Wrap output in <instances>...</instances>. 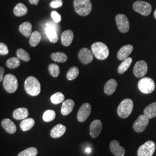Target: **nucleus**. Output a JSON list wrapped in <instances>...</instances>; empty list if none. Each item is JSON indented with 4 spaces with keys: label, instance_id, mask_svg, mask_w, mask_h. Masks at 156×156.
Listing matches in <instances>:
<instances>
[{
    "label": "nucleus",
    "instance_id": "2",
    "mask_svg": "<svg viewBox=\"0 0 156 156\" xmlns=\"http://www.w3.org/2000/svg\"><path fill=\"white\" fill-rule=\"evenodd\" d=\"M73 6L76 12L82 16L89 15L92 10L90 0H74Z\"/></svg>",
    "mask_w": 156,
    "mask_h": 156
},
{
    "label": "nucleus",
    "instance_id": "4",
    "mask_svg": "<svg viewBox=\"0 0 156 156\" xmlns=\"http://www.w3.org/2000/svg\"><path fill=\"white\" fill-rule=\"evenodd\" d=\"M134 108L133 101L131 99L126 98L121 102L117 108V114L122 119H126L130 116Z\"/></svg>",
    "mask_w": 156,
    "mask_h": 156
},
{
    "label": "nucleus",
    "instance_id": "28",
    "mask_svg": "<svg viewBox=\"0 0 156 156\" xmlns=\"http://www.w3.org/2000/svg\"><path fill=\"white\" fill-rule=\"evenodd\" d=\"M133 62V58L131 57H128L120 64L119 67L118 68V73L120 74H122L125 73L128 68L130 67L131 63Z\"/></svg>",
    "mask_w": 156,
    "mask_h": 156
},
{
    "label": "nucleus",
    "instance_id": "23",
    "mask_svg": "<svg viewBox=\"0 0 156 156\" xmlns=\"http://www.w3.org/2000/svg\"><path fill=\"white\" fill-rule=\"evenodd\" d=\"M28 111L25 108H20L16 109L13 113V117L16 120L25 119L28 117Z\"/></svg>",
    "mask_w": 156,
    "mask_h": 156
},
{
    "label": "nucleus",
    "instance_id": "10",
    "mask_svg": "<svg viewBox=\"0 0 156 156\" xmlns=\"http://www.w3.org/2000/svg\"><path fill=\"white\" fill-rule=\"evenodd\" d=\"M149 123V119L144 115H140L133 124V129L136 133H140L144 131Z\"/></svg>",
    "mask_w": 156,
    "mask_h": 156
},
{
    "label": "nucleus",
    "instance_id": "39",
    "mask_svg": "<svg viewBox=\"0 0 156 156\" xmlns=\"http://www.w3.org/2000/svg\"><path fill=\"white\" fill-rule=\"evenodd\" d=\"M9 53L8 46L4 43H0V55H6Z\"/></svg>",
    "mask_w": 156,
    "mask_h": 156
},
{
    "label": "nucleus",
    "instance_id": "41",
    "mask_svg": "<svg viewBox=\"0 0 156 156\" xmlns=\"http://www.w3.org/2000/svg\"><path fill=\"white\" fill-rule=\"evenodd\" d=\"M4 73H5L4 68L3 67H0V82L4 79Z\"/></svg>",
    "mask_w": 156,
    "mask_h": 156
},
{
    "label": "nucleus",
    "instance_id": "27",
    "mask_svg": "<svg viewBox=\"0 0 156 156\" xmlns=\"http://www.w3.org/2000/svg\"><path fill=\"white\" fill-rule=\"evenodd\" d=\"M35 121L32 118H26L23 119L20 123V128L23 131H27L33 127Z\"/></svg>",
    "mask_w": 156,
    "mask_h": 156
},
{
    "label": "nucleus",
    "instance_id": "18",
    "mask_svg": "<svg viewBox=\"0 0 156 156\" xmlns=\"http://www.w3.org/2000/svg\"><path fill=\"white\" fill-rule=\"evenodd\" d=\"M67 128L62 124H58L51 129L50 136L53 138H58L62 136L66 131Z\"/></svg>",
    "mask_w": 156,
    "mask_h": 156
},
{
    "label": "nucleus",
    "instance_id": "20",
    "mask_svg": "<svg viewBox=\"0 0 156 156\" xmlns=\"http://www.w3.org/2000/svg\"><path fill=\"white\" fill-rule=\"evenodd\" d=\"M73 33L71 30H68L65 31L62 33L61 37L62 44L65 46H69L73 42Z\"/></svg>",
    "mask_w": 156,
    "mask_h": 156
},
{
    "label": "nucleus",
    "instance_id": "19",
    "mask_svg": "<svg viewBox=\"0 0 156 156\" xmlns=\"http://www.w3.org/2000/svg\"><path fill=\"white\" fill-rule=\"evenodd\" d=\"M2 127L4 128L9 134H14L16 132L17 128L16 125L12 120L9 119H4L1 122Z\"/></svg>",
    "mask_w": 156,
    "mask_h": 156
},
{
    "label": "nucleus",
    "instance_id": "5",
    "mask_svg": "<svg viewBox=\"0 0 156 156\" xmlns=\"http://www.w3.org/2000/svg\"><path fill=\"white\" fill-rule=\"evenodd\" d=\"M140 92L144 94H150L155 89V83L151 78L145 77L140 79L138 84Z\"/></svg>",
    "mask_w": 156,
    "mask_h": 156
},
{
    "label": "nucleus",
    "instance_id": "37",
    "mask_svg": "<svg viewBox=\"0 0 156 156\" xmlns=\"http://www.w3.org/2000/svg\"><path fill=\"white\" fill-rule=\"evenodd\" d=\"M17 56L19 59H21L24 62H28L30 60V55L23 49H19L17 50Z\"/></svg>",
    "mask_w": 156,
    "mask_h": 156
},
{
    "label": "nucleus",
    "instance_id": "22",
    "mask_svg": "<svg viewBox=\"0 0 156 156\" xmlns=\"http://www.w3.org/2000/svg\"><path fill=\"white\" fill-rule=\"evenodd\" d=\"M117 82L113 79H111L107 81L104 86V92L108 95H111L113 94L117 88Z\"/></svg>",
    "mask_w": 156,
    "mask_h": 156
},
{
    "label": "nucleus",
    "instance_id": "9",
    "mask_svg": "<svg viewBox=\"0 0 156 156\" xmlns=\"http://www.w3.org/2000/svg\"><path fill=\"white\" fill-rule=\"evenodd\" d=\"M116 22L119 30L122 33H126L129 29V22L127 17L123 14H118L116 16Z\"/></svg>",
    "mask_w": 156,
    "mask_h": 156
},
{
    "label": "nucleus",
    "instance_id": "43",
    "mask_svg": "<svg viewBox=\"0 0 156 156\" xmlns=\"http://www.w3.org/2000/svg\"><path fill=\"white\" fill-rule=\"evenodd\" d=\"M154 17H155V19H156V11H154Z\"/></svg>",
    "mask_w": 156,
    "mask_h": 156
},
{
    "label": "nucleus",
    "instance_id": "6",
    "mask_svg": "<svg viewBox=\"0 0 156 156\" xmlns=\"http://www.w3.org/2000/svg\"><path fill=\"white\" fill-rule=\"evenodd\" d=\"M3 85L6 91L9 93H13L18 88V82L16 76L12 74H7L3 79Z\"/></svg>",
    "mask_w": 156,
    "mask_h": 156
},
{
    "label": "nucleus",
    "instance_id": "8",
    "mask_svg": "<svg viewBox=\"0 0 156 156\" xmlns=\"http://www.w3.org/2000/svg\"><path fill=\"white\" fill-rule=\"evenodd\" d=\"M133 9L135 11L139 13L140 15L147 16L151 14L152 8L149 2L137 1L135 2L133 4Z\"/></svg>",
    "mask_w": 156,
    "mask_h": 156
},
{
    "label": "nucleus",
    "instance_id": "13",
    "mask_svg": "<svg viewBox=\"0 0 156 156\" xmlns=\"http://www.w3.org/2000/svg\"><path fill=\"white\" fill-rule=\"evenodd\" d=\"M45 33L51 42L56 43L58 41V37L57 33L56 27L52 23H46L45 27Z\"/></svg>",
    "mask_w": 156,
    "mask_h": 156
},
{
    "label": "nucleus",
    "instance_id": "36",
    "mask_svg": "<svg viewBox=\"0 0 156 156\" xmlns=\"http://www.w3.org/2000/svg\"><path fill=\"white\" fill-rule=\"evenodd\" d=\"M48 69L50 75L54 78H57L60 73V68L56 64H50Z\"/></svg>",
    "mask_w": 156,
    "mask_h": 156
},
{
    "label": "nucleus",
    "instance_id": "26",
    "mask_svg": "<svg viewBox=\"0 0 156 156\" xmlns=\"http://www.w3.org/2000/svg\"><path fill=\"white\" fill-rule=\"evenodd\" d=\"M28 9L26 6L22 3H19L17 4L16 6L15 7L13 12L14 14L16 16H23L27 13Z\"/></svg>",
    "mask_w": 156,
    "mask_h": 156
},
{
    "label": "nucleus",
    "instance_id": "29",
    "mask_svg": "<svg viewBox=\"0 0 156 156\" xmlns=\"http://www.w3.org/2000/svg\"><path fill=\"white\" fill-rule=\"evenodd\" d=\"M51 59L55 62H64L68 59L67 55L62 52H56L51 55Z\"/></svg>",
    "mask_w": 156,
    "mask_h": 156
},
{
    "label": "nucleus",
    "instance_id": "11",
    "mask_svg": "<svg viewBox=\"0 0 156 156\" xmlns=\"http://www.w3.org/2000/svg\"><path fill=\"white\" fill-rule=\"evenodd\" d=\"M148 67L146 62L143 60H140L137 62L134 67V75L136 78H143L147 73Z\"/></svg>",
    "mask_w": 156,
    "mask_h": 156
},
{
    "label": "nucleus",
    "instance_id": "32",
    "mask_svg": "<svg viewBox=\"0 0 156 156\" xmlns=\"http://www.w3.org/2000/svg\"><path fill=\"white\" fill-rule=\"evenodd\" d=\"M6 64L8 68L11 69H15L19 67V66L20 65V62L19 58L12 57L6 61Z\"/></svg>",
    "mask_w": 156,
    "mask_h": 156
},
{
    "label": "nucleus",
    "instance_id": "30",
    "mask_svg": "<svg viewBox=\"0 0 156 156\" xmlns=\"http://www.w3.org/2000/svg\"><path fill=\"white\" fill-rule=\"evenodd\" d=\"M41 38V35L38 31H34L30 35V44L32 46H37L40 42Z\"/></svg>",
    "mask_w": 156,
    "mask_h": 156
},
{
    "label": "nucleus",
    "instance_id": "40",
    "mask_svg": "<svg viewBox=\"0 0 156 156\" xmlns=\"http://www.w3.org/2000/svg\"><path fill=\"white\" fill-rule=\"evenodd\" d=\"M62 5V0H53L50 3V6L53 8H57L61 7Z\"/></svg>",
    "mask_w": 156,
    "mask_h": 156
},
{
    "label": "nucleus",
    "instance_id": "16",
    "mask_svg": "<svg viewBox=\"0 0 156 156\" xmlns=\"http://www.w3.org/2000/svg\"><path fill=\"white\" fill-rule=\"evenodd\" d=\"M110 150L115 156H124L126 153V151L123 147L120 146L119 141L113 140L110 144Z\"/></svg>",
    "mask_w": 156,
    "mask_h": 156
},
{
    "label": "nucleus",
    "instance_id": "3",
    "mask_svg": "<svg viewBox=\"0 0 156 156\" xmlns=\"http://www.w3.org/2000/svg\"><path fill=\"white\" fill-rule=\"evenodd\" d=\"M91 51L98 60H105L109 56V50L105 44L97 42L91 45Z\"/></svg>",
    "mask_w": 156,
    "mask_h": 156
},
{
    "label": "nucleus",
    "instance_id": "31",
    "mask_svg": "<svg viewBox=\"0 0 156 156\" xmlns=\"http://www.w3.org/2000/svg\"><path fill=\"white\" fill-rule=\"evenodd\" d=\"M65 99L64 95L61 92H57L55 94L52 95L50 97L51 102L53 104H58L63 102Z\"/></svg>",
    "mask_w": 156,
    "mask_h": 156
},
{
    "label": "nucleus",
    "instance_id": "15",
    "mask_svg": "<svg viewBox=\"0 0 156 156\" xmlns=\"http://www.w3.org/2000/svg\"><path fill=\"white\" fill-rule=\"evenodd\" d=\"M102 129V124L100 120H95L90 126V134L93 138H97Z\"/></svg>",
    "mask_w": 156,
    "mask_h": 156
},
{
    "label": "nucleus",
    "instance_id": "17",
    "mask_svg": "<svg viewBox=\"0 0 156 156\" xmlns=\"http://www.w3.org/2000/svg\"><path fill=\"white\" fill-rule=\"evenodd\" d=\"M133 46L131 45H126L120 49L117 53V57L119 60H124L133 51Z\"/></svg>",
    "mask_w": 156,
    "mask_h": 156
},
{
    "label": "nucleus",
    "instance_id": "1",
    "mask_svg": "<svg viewBox=\"0 0 156 156\" xmlns=\"http://www.w3.org/2000/svg\"><path fill=\"white\" fill-rule=\"evenodd\" d=\"M24 89L28 94L37 96L41 92V84L37 78L29 76L24 82Z\"/></svg>",
    "mask_w": 156,
    "mask_h": 156
},
{
    "label": "nucleus",
    "instance_id": "21",
    "mask_svg": "<svg viewBox=\"0 0 156 156\" xmlns=\"http://www.w3.org/2000/svg\"><path fill=\"white\" fill-rule=\"evenodd\" d=\"M75 106V102L73 101L68 99L65 101L63 103L62 106L61 112L62 115L64 116H67L71 113L73 111V109Z\"/></svg>",
    "mask_w": 156,
    "mask_h": 156
},
{
    "label": "nucleus",
    "instance_id": "25",
    "mask_svg": "<svg viewBox=\"0 0 156 156\" xmlns=\"http://www.w3.org/2000/svg\"><path fill=\"white\" fill-rule=\"evenodd\" d=\"M144 115L148 119H152L156 116V102L150 104L149 105L146 107Z\"/></svg>",
    "mask_w": 156,
    "mask_h": 156
},
{
    "label": "nucleus",
    "instance_id": "7",
    "mask_svg": "<svg viewBox=\"0 0 156 156\" xmlns=\"http://www.w3.org/2000/svg\"><path fill=\"white\" fill-rule=\"evenodd\" d=\"M156 150V144L153 141L149 140L141 145L137 151L138 156H152Z\"/></svg>",
    "mask_w": 156,
    "mask_h": 156
},
{
    "label": "nucleus",
    "instance_id": "35",
    "mask_svg": "<svg viewBox=\"0 0 156 156\" xmlns=\"http://www.w3.org/2000/svg\"><path fill=\"white\" fill-rule=\"evenodd\" d=\"M79 73V70L77 67H72L67 73V79L69 80H73L78 77Z\"/></svg>",
    "mask_w": 156,
    "mask_h": 156
},
{
    "label": "nucleus",
    "instance_id": "38",
    "mask_svg": "<svg viewBox=\"0 0 156 156\" xmlns=\"http://www.w3.org/2000/svg\"><path fill=\"white\" fill-rule=\"evenodd\" d=\"M51 16L55 23H59L62 20L61 15L56 11H52L51 13Z\"/></svg>",
    "mask_w": 156,
    "mask_h": 156
},
{
    "label": "nucleus",
    "instance_id": "24",
    "mask_svg": "<svg viewBox=\"0 0 156 156\" xmlns=\"http://www.w3.org/2000/svg\"><path fill=\"white\" fill-rule=\"evenodd\" d=\"M32 24L28 22L23 23L20 26L19 31L24 36L28 38L30 37L32 31Z\"/></svg>",
    "mask_w": 156,
    "mask_h": 156
},
{
    "label": "nucleus",
    "instance_id": "33",
    "mask_svg": "<svg viewBox=\"0 0 156 156\" xmlns=\"http://www.w3.org/2000/svg\"><path fill=\"white\" fill-rule=\"evenodd\" d=\"M56 117V112L53 110H48L45 111L43 115V120L46 122L53 121Z\"/></svg>",
    "mask_w": 156,
    "mask_h": 156
},
{
    "label": "nucleus",
    "instance_id": "14",
    "mask_svg": "<svg viewBox=\"0 0 156 156\" xmlns=\"http://www.w3.org/2000/svg\"><path fill=\"white\" fill-rule=\"evenodd\" d=\"M78 57L84 64H90L93 60V53L87 48H82L79 51Z\"/></svg>",
    "mask_w": 156,
    "mask_h": 156
},
{
    "label": "nucleus",
    "instance_id": "12",
    "mask_svg": "<svg viewBox=\"0 0 156 156\" xmlns=\"http://www.w3.org/2000/svg\"><path fill=\"white\" fill-rule=\"evenodd\" d=\"M91 107L89 103L83 104L79 109L77 114V119L79 122H85L90 115Z\"/></svg>",
    "mask_w": 156,
    "mask_h": 156
},
{
    "label": "nucleus",
    "instance_id": "42",
    "mask_svg": "<svg viewBox=\"0 0 156 156\" xmlns=\"http://www.w3.org/2000/svg\"><path fill=\"white\" fill-rule=\"evenodd\" d=\"M39 1V0H29L30 4H34V5H38Z\"/></svg>",
    "mask_w": 156,
    "mask_h": 156
},
{
    "label": "nucleus",
    "instance_id": "34",
    "mask_svg": "<svg viewBox=\"0 0 156 156\" xmlns=\"http://www.w3.org/2000/svg\"><path fill=\"white\" fill-rule=\"evenodd\" d=\"M38 150L35 147H30L24 151H21L17 156H37Z\"/></svg>",
    "mask_w": 156,
    "mask_h": 156
}]
</instances>
